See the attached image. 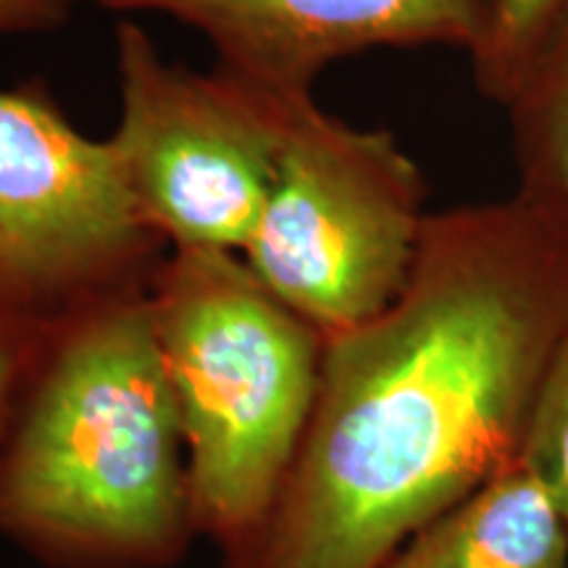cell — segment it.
Masks as SVG:
<instances>
[{
    "instance_id": "10",
    "label": "cell",
    "mask_w": 568,
    "mask_h": 568,
    "mask_svg": "<svg viewBox=\"0 0 568 568\" xmlns=\"http://www.w3.org/2000/svg\"><path fill=\"white\" fill-rule=\"evenodd\" d=\"M564 0H489V17L474 48V80L485 98L500 105L531 45Z\"/></svg>"
},
{
    "instance_id": "4",
    "label": "cell",
    "mask_w": 568,
    "mask_h": 568,
    "mask_svg": "<svg viewBox=\"0 0 568 568\" xmlns=\"http://www.w3.org/2000/svg\"><path fill=\"white\" fill-rule=\"evenodd\" d=\"M418 163L385 130H358L314 95L290 113L245 264L324 337L387 308L429 211Z\"/></svg>"
},
{
    "instance_id": "12",
    "label": "cell",
    "mask_w": 568,
    "mask_h": 568,
    "mask_svg": "<svg viewBox=\"0 0 568 568\" xmlns=\"http://www.w3.org/2000/svg\"><path fill=\"white\" fill-rule=\"evenodd\" d=\"M80 0H0V38L61 27Z\"/></svg>"
},
{
    "instance_id": "5",
    "label": "cell",
    "mask_w": 568,
    "mask_h": 568,
    "mask_svg": "<svg viewBox=\"0 0 568 568\" xmlns=\"http://www.w3.org/2000/svg\"><path fill=\"white\" fill-rule=\"evenodd\" d=\"M169 251L109 142L74 130L42 82L0 88V324L34 332L148 290Z\"/></svg>"
},
{
    "instance_id": "3",
    "label": "cell",
    "mask_w": 568,
    "mask_h": 568,
    "mask_svg": "<svg viewBox=\"0 0 568 568\" xmlns=\"http://www.w3.org/2000/svg\"><path fill=\"white\" fill-rule=\"evenodd\" d=\"M145 295L180 410L195 527L232 556L264 527L293 468L326 337L240 253L174 247Z\"/></svg>"
},
{
    "instance_id": "7",
    "label": "cell",
    "mask_w": 568,
    "mask_h": 568,
    "mask_svg": "<svg viewBox=\"0 0 568 568\" xmlns=\"http://www.w3.org/2000/svg\"><path fill=\"white\" fill-rule=\"evenodd\" d=\"M211 42L216 63L280 98L314 95L326 67L374 48L447 45L471 53L489 0H130Z\"/></svg>"
},
{
    "instance_id": "13",
    "label": "cell",
    "mask_w": 568,
    "mask_h": 568,
    "mask_svg": "<svg viewBox=\"0 0 568 568\" xmlns=\"http://www.w3.org/2000/svg\"><path fill=\"white\" fill-rule=\"evenodd\" d=\"M27 339H30V332H19L0 324V432H3L6 414H9L11 393L13 385H17V374L21 358H24Z\"/></svg>"
},
{
    "instance_id": "2",
    "label": "cell",
    "mask_w": 568,
    "mask_h": 568,
    "mask_svg": "<svg viewBox=\"0 0 568 568\" xmlns=\"http://www.w3.org/2000/svg\"><path fill=\"white\" fill-rule=\"evenodd\" d=\"M145 293L27 339L0 432V537L51 568H166L197 531Z\"/></svg>"
},
{
    "instance_id": "9",
    "label": "cell",
    "mask_w": 568,
    "mask_h": 568,
    "mask_svg": "<svg viewBox=\"0 0 568 568\" xmlns=\"http://www.w3.org/2000/svg\"><path fill=\"white\" fill-rule=\"evenodd\" d=\"M500 105L514 142V195L568 230V0L545 24Z\"/></svg>"
},
{
    "instance_id": "1",
    "label": "cell",
    "mask_w": 568,
    "mask_h": 568,
    "mask_svg": "<svg viewBox=\"0 0 568 568\" xmlns=\"http://www.w3.org/2000/svg\"><path fill=\"white\" fill-rule=\"evenodd\" d=\"M566 326L568 230L516 195L429 211L395 301L326 337L293 468L224 568L385 566L521 464Z\"/></svg>"
},
{
    "instance_id": "6",
    "label": "cell",
    "mask_w": 568,
    "mask_h": 568,
    "mask_svg": "<svg viewBox=\"0 0 568 568\" xmlns=\"http://www.w3.org/2000/svg\"><path fill=\"white\" fill-rule=\"evenodd\" d=\"M119 122L109 140L126 193L169 247L240 253L272 190L290 113L280 98L213 67L169 63L134 21L116 27Z\"/></svg>"
},
{
    "instance_id": "14",
    "label": "cell",
    "mask_w": 568,
    "mask_h": 568,
    "mask_svg": "<svg viewBox=\"0 0 568 568\" xmlns=\"http://www.w3.org/2000/svg\"><path fill=\"white\" fill-rule=\"evenodd\" d=\"M90 3L103 6V9H109V11H124V6L130 3V0H90Z\"/></svg>"
},
{
    "instance_id": "11",
    "label": "cell",
    "mask_w": 568,
    "mask_h": 568,
    "mask_svg": "<svg viewBox=\"0 0 568 568\" xmlns=\"http://www.w3.org/2000/svg\"><path fill=\"white\" fill-rule=\"evenodd\" d=\"M521 460L550 489L568 524V326L539 387Z\"/></svg>"
},
{
    "instance_id": "8",
    "label": "cell",
    "mask_w": 568,
    "mask_h": 568,
    "mask_svg": "<svg viewBox=\"0 0 568 568\" xmlns=\"http://www.w3.org/2000/svg\"><path fill=\"white\" fill-rule=\"evenodd\" d=\"M382 568H568V524L521 460L445 510Z\"/></svg>"
}]
</instances>
